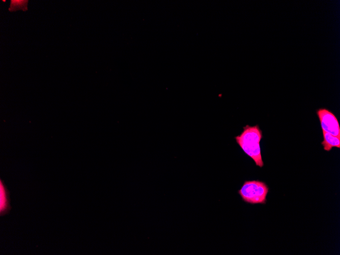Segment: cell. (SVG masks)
<instances>
[{"label": "cell", "instance_id": "obj_2", "mask_svg": "<svg viewBox=\"0 0 340 255\" xmlns=\"http://www.w3.org/2000/svg\"><path fill=\"white\" fill-rule=\"evenodd\" d=\"M269 188L259 180L246 181L238 192L242 200L252 204H265Z\"/></svg>", "mask_w": 340, "mask_h": 255}, {"label": "cell", "instance_id": "obj_5", "mask_svg": "<svg viewBox=\"0 0 340 255\" xmlns=\"http://www.w3.org/2000/svg\"><path fill=\"white\" fill-rule=\"evenodd\" d=\"M0 213L3 215L8 213L10 209L8 190L2 184L1 181L0 185Z\"/></svg>", "mask_w": 340, "mask_h": 255}, {"label": "cell", "instance_id": "obj_4", "mask_svg": "<svg viewBox=\"0 0 340 255\" xmlns=\"http://www.w3.org/2000/svg\"><path fill=\"white\" fill-rule=\"evenodd\" d=\"M322 132L323 140L321 144L324 150L329 151L333 147L340 148V137L333 136L324 131Z\"/></svg>", "mask_w": 340, "mask_h": 255}, {"label": "cell", "instance_id": "obj_1", "mask_svg": "<svg viewBox=\"0 0 340 255\" xmlns=\"http://www.w3.org/2000/svg\"><path fill=\"white\" fill-rule=\"evenodd\" d=\"M243 129V132L235 137L237 143L257 166L263 167L264 162L260 147V141L263 136L262 130L258 125L253 126L247 125Z\"/></svg>", "mask_w": 340, "mask_h": 255}, {"label": "cell", "instance_id": "obj_3", "mask_svg": "<svg viewBox=\"0 0 340 255\" xmlns=\"http://www.w3.org/2000/svg\"><path fill=\"white\" fill-rule=\"evenodd\" d=\"M316 114L319 119L322 131L333 136L340 137L339 123L334 114L325 108L318 109Z\"/></svg>", "mask_w": 340, "mask_h": 255}]
</instances>
